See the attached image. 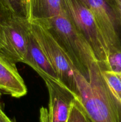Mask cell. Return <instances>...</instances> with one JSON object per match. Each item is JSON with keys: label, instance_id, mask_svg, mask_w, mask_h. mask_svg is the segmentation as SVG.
<instances>
[{"label": "cell", "instance_id": "1", "mask_svg": "<svg viewBox=\"0 0 121 122\" xmlns=\"http://www.w3.org/2000/svg\"><path fill=\"white\" fill-rule=\"evenodd\" d=\"M78 100L91 122H121V102L103 77L99 63L93 64L88 79L75 70Z\"/></svg>", "mask_w": 121, "mask_h": 122}, {"label": "cell", "instance_id": "2", "mask_svg": "<svg viewBox=\"0 0 121 122\" xmlns=\"http://www.w3.org/2000/svg\"><path fill=\"white\" fill-rule=\"evenodd\" d=\"M33 21L40 23L49 30L68 55L78 71L88 79L90 69L97 61L90 45L77 30L66 11L47 20Z\"/></svg>", "mask_w": 121, "mask_h": 122}, {"label": "cell", "instance_id": "3", "mask_svg": "<svg viewBox=\"0 0 121 122\" xmlns=\"http://www.w3.org/2000/svg\"><path fill=\"white\" fill-rule=\"evenodd\" d=\"M30 23L32 33L58 75L60 82L78 97L75 70H77L52 33L40 23Z\"/></svg>", "mask_w": 121, "mask_h": 122}, {"label": "cell", "instance_id": "4", "mask_svg": "<svg viewBox=\"0 0 121 122\" xmlns=\"http://www.w3.org/2000/svg\"><path fill=\"white\" fill-rule=\"evenodd\" d=\"M64 1L69 19L90 45L97 62L103 67L107 61L108 48L93 14L79 0Z\"/></svg>", "mask_w": 121, "mask_h": 122}, {"label": "cell", "instance_id": "5", "mask_svg": "<svg viewBox=\"0 0 121 122\" xmlns=\"http://www.w3.org/2000/svg\"><path fill=\"white\" fill-rule=\"evenodd\" d=\"M30 32L27 19L10 14L0 23V54L16 64L23 63Z\"/></svg>", "mask_w": 121, "mask_h": 122}, {"label": "cell", "instance_id": "6", "mask_svg": "<svg viewBox=\"0 0 121 122\" xmlns=\"http://www.w3.org/2000/svg\"><path fill=\"white\" fill-rule=\"evenodd\" d=\"M90 10L105 40L108 52L121 46L120 19L111 0H79Z\"/></svg>", "mask_w": 121, "mask_h": 122}, {"label": "cell", "instance_id": "7", "mask_svg": "<svg viewBox=\"0 0 121 122\" xmlns=\"http://www.w3.org/2000/svg\"><path fill=\"white\" fill-rule=\"evenodd\" d=\"M49 93L48 108L40 109L39 122H67L71 106L78 97L62 83L43 80Z\"/></svg>", "mask_w": 121, "mask_h": 122}, {"label": "cell", "instance_id": "8", "mask_svg": "<svg viewBox=\"0 0 121 122\" xmlns=\"http://www.w3.org/2000/svg\"><path fill=\"white\" fill-rule=\"evenodd\" d=\"M27 87L15 64L0 54V96L1 92L20 98L27 94Z\"/></svg>", "mask_w": 121, "mask_h": 122}, {"label": "cell", "instance_id": "9", "mask_svg": "<svg viewBox=\"0 0 121 122\" xmlns=\"http://www.w3.org/2000/svg\"><path fill=\"white\" fill-rule=\"evenodd\" d=\"M23 63L33 68L43 80L50 79L61 83L55 70L32 33L31 29L28 36L27 52Z\"/></svg>", "mask_w": 121, "mask_h": 122}, {"label": "cell", "instance_id": "10", "mask_svg": "<svg viewBox=\"0 0 121 122\" xmlns=\"http://www.w3.org/2000/svg\"><path fill=\"white\" fill-rule=\"evenodd\" d=\"M29 22L43 20L66 11L64 0H28Z\"/></svg>", "mask_w": 121, "mask_h": 122}, {"label": "cell", "instance_id": "11", "mask_svg": "<svg viewBox=\"0 0 121 122\" xmlns=\"http://www.w3.org/2000/svg\"><path fill=\"white\" fill-rule=\"evenodd\" d=\"M0 7L9 14L22 17L29 21L28 0H0Z\"/></svg>", "mask_w": 121, "mask_h": 122}, {"label": "cell", "instance_id": "12", "mask_svg": "<svg viewBox=\"0 0 121 122\" xmlns=\"http://www.w3.org/2000/svg\"><path fill=\"white\" fill-rule=\"evenodd\" d=\"M102 73L111 91L121 102V72L102 69Z\"/></svg>", "mask_w": 121, "mask_h": 122}, {"label": "cell", "instance_id": "13", "mask_svg": "<svg viewBox=\"0 0 121 122\" xmlns=\"http://www.w3.org/2000/svg\"><path fill=\"white\" fill-rule=\"evenodd\" d=\"M67 122H91L77 97L72 102Z\"/></svg>", "mask_w": 121, "mask_h": 122}, {"label": "cell", "instance_id": "14", "mask_svg": "<svg viewBox=\"0 0 121 122\" xmlns=\"http://www.w3.org/2000/svg\"><path fill=\"white\" fill-rule=\"evenodd\" d=\"M102 68L104 70L121 72V46L108 52L106 63Z\"/></svg>", "mask_w": 121, "mask_h": 122}, {"label": "cell", "instance_id": "15", "mask_svg": "<svg viewBox=\"0 0 121 122\" xmlns=\"http://www.w3.org/2000/svg\"><path fill=\"white\" fill-rule=\"evenodd\" d=\"M111 1L121 20V0H111Z\"/></svg>", "mask_w": 121, "mask_h": 122}, {"label": "cell", "instance_id": "16", "mask_svg": "<svg viewBox=\"0 0 121 122\" xmlns=\"http://www.w3.org/2000/svg\"><path fill=\"white\" fill-rule=\"evenodd\" d=\"M0 122H13L8 118L2 110L0 104Z\"/></svg>", "mask_w": 121, "mask_h": 122}, {"label": "cell", "instance_id": "17", "mask_svg": "<svg viewBox=\"0 0 121 122\" xmlns=\"http://www.w3.org/2000/svg\"><path fill=\"white\" fill-rule=\"evenodd\" d=\"M10 14H9V13L5 11L4 10H3L0 7V23H1V21H2L6 17L10 15Z\"/></svg>", "mask_w": 121, "mask_h": 122}]
</instances>
